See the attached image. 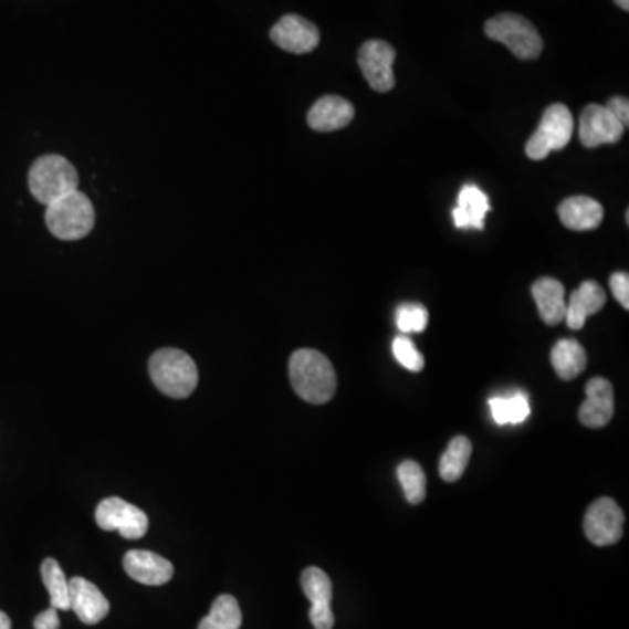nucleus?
I'll list each match as a JSON object with an SVG mask.
<instances>
[{"label":"nucleus","mask_w":629,"mask_h":629,"mask_svg":"<svg viewBox=\"0 0 629 629\" xmlns=\"http://www.w3.org/2000/svg\"><path fill=\"white\" fill-rule=\"evenodd\" d=\"M294 392L310 405H325L333 399L338 388V378L333 364L321 352L301 348L289 360Z\"/></svg>","instance_id":"obj_1"},{"label":"nucleus","mask_w":629,"mask_h":629,"mask_svg":"<svg viewBox=\"0 0 629 629\" xmlns=\"http://www.w3.org/2000/svg\"><path fill=\"white\" fill-rule=\"evenodd\" d=\"M149 375L159 392L186 399L198 385V367L191 355L177 348H161L149 359Z\"/></svg>","instance_id":"obj_2"},{"label":"nucleus","mask_w":629,"mask_h":629,"mask_svg":"<svg viewBox=\"0 0 629 629\" xmlns=\"http://www.w3.org/2000/svg\"><path fill=\"white\" fill-rule=\"evenodd\" d=\"M77 171L69 159L59 155L39 158L30 167L29 188L35 200L42 205H51L60 198L77 191Z\"/></svg>","instance_id":"obj_3"},{"label":"nucleus","mask_w":629,"mask_h":629,"mask_svg":"<svg viewBox=\"0 0 629 629\" xmlns=\"http://www.w3.org/2000/svg\"><path fill=\"white\" fill-rule=\"evenodd\" d=\"M46 226L53 237L74 242L88 237L95 226V209L83 192L74 191L48 205Z\"/></svg>","instance_id":"obj_4"},{"label":"nucleus","mask_w":629,"mask_h":629,"mask_svg":"<svg viewBox=\"0 0 629 629\" xmlns=\"http://www.w3.org/2000/svg\"><path fill=\"white\" fill-rule=\"evenodd\" d=\"M484 32L492 41L502 42L520 60L538 59L544 48V42L534 23H530L520 14H499L486 21Z\"/></svg>","instance_id":"obj_5"},{"label":"nucleus","mask_w":629,"mask_h":629,"mask_svg":"<svg viewBox=\"0 0 629 629\" xmlns=\"http://www.w3.org/2000/svg\"><path fill=\"white\" fill-rule=\"evenodd\" d=\"M574 117L570 108L563 104H553L544 111L538 128L526 143L525 153L530 159L541 161L551 153L565 149L574 135Z\"/></svg>","instance_id":"obj_6"},{"label":"nucleus","mask_w":629,"mask_h":629,"mask_svg":"<svg viewBox=\"0 0 629 629\" xmlns=\"http://www.w3.org/2000/svg\"><path fill=\"white\" fill-rule=\"evenodd\" d=\"M96 525L105 532H119L129 541H137L147 534L149 520L143 509L123 501L119 496H111L98 504L95 511Z\"/></svg>","instance_id":"obj_7"},{"label":"nucleus","mask_w":629,"mask_h":629,"mask_svg":"<svg viewBox=\"0 0 629 629\" xmlns=\"http://www.w3.org/2000/svg\"><path fill=\"white\" fill-rule=\"evenodd\" d=\"M625 513L616 501L604 496L589 505L584 517V534L595 546H612L622 538Z\"/></svg>","instance_id":"obj_8"},{"label":"nucleus","mask_w":629,"mask_h":629,"mask_svg":"<svg viewBox=\"0 0 629 629\" xmlns=\"http://www.w3.org/2000/svg\"><path fill=\"white\" fill-rule=\"evenodd\" d=\"M394 62H396V50L388 42L373 39L364 42L360 48V71L375 92L387 93L396 86Z\"/></svg>","instance_id":"obj_9"},{"label":"nucleus","mask_w":629,"mask_h":629,"mask_svg":"<svg viewBox=\"0 0 629 629\" xmlns=\"http://www.w3.org/2000/svg\"><path fill=\"white\" fill-rule=\"evenodd\" d=\"M625 126L617 122L605 105L591 104L584 108L579 119V138L584 147L617 144L625 135Z\"/></svg>","instance_id":"obj_10"},{"label":"nucleus","mask_w":629,"mask_h":629,"mask_svg":"<svg viewBox=\"0 0 629 629\" xmlns=\"http://www.w3.org/2000/svg\"><path fill=\"white\" fill-rule=\"evenodd\" d=\"M301 586L305 591L306 598L312 604L310 609V621L315 629H333L334 614L331 609L333 604V583L324 570L317 567H310L301 576Z\"/></svg>","instance_id":"obj_11"},{"label":"nucleus","mask_w":629,"mask_h":629,"mask_svg":"<svg viewBox=\"0 0 629 629\" xmlns=\"http://www.w3.org/2000/svg\"><path fill=\"white\" fill-rule=\"evenodd\" d=\"M271 41L284 51L294 54H306L315 50L321 42L317 27L312 21L297 14H287L271 29Z\"/></svg>","instance_id":"obj_12"},{"label":"nucleus","mask_w":629,"mask_h":629,"mask_svg":"<svg viewBox=\"0 0 629 629\" xmlns=\"http://www.w3.org/2000/svg\"><path fill=\"white\" fill-rule=\"evenodd\" d=\"M614 417V387L609 379H589L586 385V400L579 409V420L588 429L609 426Z\"/></svg>","instance_id":"obj_13"},{"label":"nucleus","mask_w":629,"mask_h":629,"mask_svg":"<svg viewBox=\"0 0 629 629\" xmlns=\"http://www.w3.org/2000/svg\"><path fill=\"white\" fill-rule=\"evenodd\" d=\"M69 596H71V609L84 625H98L104 621L111 610L104 593L84 577H74L69 580Z\"/></svg>","instance_id":"obj_14"},{"label":"nucleus","mask_w":629,"mask_h":629,"mask_svg":"<svg viewBox=\"0 0 629 629\" xmlns=\"http://www.w3.org/2000/svg\"><path fill=\"white\" fill-rule=\"evenodd\" d=\"M126 574L146 586H163L174 577V565L153 551L134 549L123 559Z\"/></svg>","instance_id":"obj_15"},{"label":"nucleus","mask_w":629,"mask_h":629,"mask_svg":"<svg viewBox=\"0 0 629 629\" xmlns=\"http://www.w3.org/2000/svg\"><path fill=\"white\" fill-rule=\"evenodd\" d=\"M355 108L342 96H322L317 104L310 108L308 125L315 132H336L354 122Z\"/></svg>","instance_id":"obj_16"},{"label":"nucleus","mask_w":629,"mask_h":629,"mask_svg":"<svg viewBox=\"0 0 629 629\" xmlns=\"http://www.w3.org/2000/svg\"><path fill=\"white\" fill-rule=\"evenodd\" d=\"M605 303H607V294L601 285L593 280L584 282L577 291L572 292L570 301H568L567 315H565L568 327L572 331L583 329L588 317L601 312Z\"/></svg>","instance_id":"obj_17"},{"label":"nucleus","mask_w":629,"mask_h":629,"mask_svg":"<svg viewBox=\"0 0 629 629\" xmlns=\"http://www.w3.org/2000/svg\"><path fill=\"white\" fill-rule=\"evenodd\" d=\"M532 296L537 305L538 315L547 325H558L567 315V301H565V287L562 282L551 276L538 279L532 285Z\"/></svg>","instance_id":"obj_18"},{"label":"nucleus","mask_w":629,"mask_h":629,"mask_svg":"<svg viewBox=\"0 0 629 629\" xmlns=\"http://www.w3.org/2000/svg\"><path fill=\"white\" fill-rule=\"evenodd\" d=\"M558 216L568 230H596L604 221V207L589 197H572L559 205Z\"/></svg>","instance_id":"obj_19"},{"label":"nucleus","mask_w":629,"mask_h":629,"mask_svg":"<svg viewBox=\"0 0 629 629\" xmlns=\"http://www.w3.org/2000/svg\"><path fill=\"white\" fill-rule=\"evenodd\" d=\"M490 200L486 195L481 191L478 186L468 184L460 191L459 205L453 209L454 226L459 230L463 228H474V230H484V217L490 212Z\"/></svg>","instance_id":"obj_20"},{"label":"nucleus","mask_w":629,"mask_h":629,"mask_svg":"<svg viewBox=\"0 0 629 629\" xmlns=\"http://www.w3.org/2000/svg\"><path fill=\"white\" fill-rule=\"evenodd\" d=\"M551 364L559 378L570 381L588 366V354L576 339H559L551 350Z\"/></svg>","instance_id":"obj_21"},{"label":"nucleus","mask_w":629,"mask_h":629,"mask_svg":"<svg viewBox=\"0 0 629 629\" xmlns=\"http://www.w3.org/2000/svg\"><path fill=\"white\" fill-rule=\"evenodd\" d=\"M243 617L237 598L231 595L217 596L209 616L201 619L198 629H240Z\"/></svg>","instance_id":"obj_22"},{"label":"nucleus","mask_w":629,"mask_h":629,"mask_svg":"<svg viewBox=\"0 0 629 629\" xmlns=\"http://www.w3.org/2000/svg\"><path fill=\"white\" fill-rule=\"evenodd\" d=\"M471 454L472 442L468 438L459 436V438L451 439L450 447L447 448L439 462V474L442 480L447 483L459 481L468 469Z\"/></svg>","instance_id":"obj_23"},{"label":"nucleus","mask_w":629,"mask_h":629,"mask_svg":"<svg viewBox=\"0 0 629 629\" xmlns=\"http://www.w3.org/2000/svg\"><path fill=\"white\" fill-rule=\"evenodd\" d=\"M42 583L50 593L51 607L56 610H71V596H69V580L63 574L60 563L46 558L41 565Z\"/></svg>","instance_id":"obj_24"},{"label":"nucleus","mask_w":629,"mask_h":629,"mask_svg":"<svg viewBox=\"0 0 629 629\" xmlns=\"http://www.w3.org/2000/svg\"><path fill=\"white\" fill-rule=\"evenodd\" d=\"M490 409H492L493 420L499 426H507V423L517 426V423H523L528 418V397L522 392L507 397H493V399H490Z\"/></svg>","instance_id":"obj_25"},{"label":"nucleus","mask_w":629,"mask_h":629,"mask_svg":"<svg viewBox=\"0 0 629 629\" xmlns=\"http://www.w3.org/2000/svg\"><path fill=\"white\" fill-rule=\"evenodd\" d=\"M397 478L402 484L406 501L409 504L418 505L426 501L427 478L420 463L413 462V460H406V462L400 463L397 468Z\"/></svg>","instance_id":"obj_26"},{"label":"nucleus","mask_w":629,"mask_h":629,"mask_svg":"<svg viewBox=\"0 0 629 629\" xmlns=\"http://www.w3.org/2000/svg\"><path fill=\"white\" fill-rule=\"evenodd\" d=\"M397 327L400 333H423L429 325V312L421 305H402L397 310Z\"/></svg>","instance_id":"obj_27"},{"label":"nucleus","mask_w":629,"mask_h":629,"mask_svg":"<svg viewBox=\"0 0 629 629\" xmlns=\"http://www.w3.org/2000/svg\"><path fill=\"white\" fill-rule=\"evenodd\" d=\"M392 350L397 363L406 367L408 371L420 373L426 367L423 355L417 350V346L408 336H397L394 339Z\"/></svg>","instance_id":"obj_28"},{"label":"nucleus","mask_w":629,"mask_h":629,"mask_svg":"<svg viewBox=\"0 0 629 629\" xmlns=\"http://www.w3.org/2000/svg\"><path fill=\"white\" fill-rule=\"evenodd\" d=\"M610 289L617 303L625 310H629V276L628 273H614L610 276Z\"/></svg>","instance_id":"obj_29"},{"label":"nucleus","mask_w":629,"mask_h":629,"mask_svg":"<svg viewBox=\"0 0 629 629\" xmlns=\"http://www.w3.org/2000/svg\"><path fill=\"white\" fill-rule=\"evenodd\" d=\"M609 108L610 114L616 117L617 122L621 123L622 126H628L629 123V102L628 98H622V96H614L610 98L609 104L605 105Z\"/></svg>","instance_id":"obj_30"},{"label":"nucleus","mask_w":629,"mask_h":629,"mask_svg":"<svg viewBox=\"0 0 629 629\" xmlns=\"http://www.w3.org/2000/svg\"><path fill=\"white\" fill-rule=\"evenodd\" d=\"M34 628L35 629H60L59 610L53 609V607H50V609L44 610V612L39 614V616L35 617Z\"/></svg>","instance_id":"obj_31"},{"label":"nucleus","mask_w":629,"mask_h":629,"mask_svg":"<svg viewBox=\"0 0 629 629\" xmlns=\"http://www.w3.org/2000/svg\"><path fill=\"white\" fill-rule=\"evenodd\" d=\"M0 629H11V619L8 614L0 610Z\"/></svg>","instance_id":"obj_32"},{"label":"nucleus","mask_w":629,"mask_h":629,"mask_svg":"<svg viewBox=\"0 0 629 629\" xmlns=\"http://www.w3.org/2000/svg\"><path fill=\"white\" fill-rule=\"evenodd\" d=\"M614 2H616L622 11H629V0H614Z\"/></svg>","instance_id":"obj_33"}]
</instances>
